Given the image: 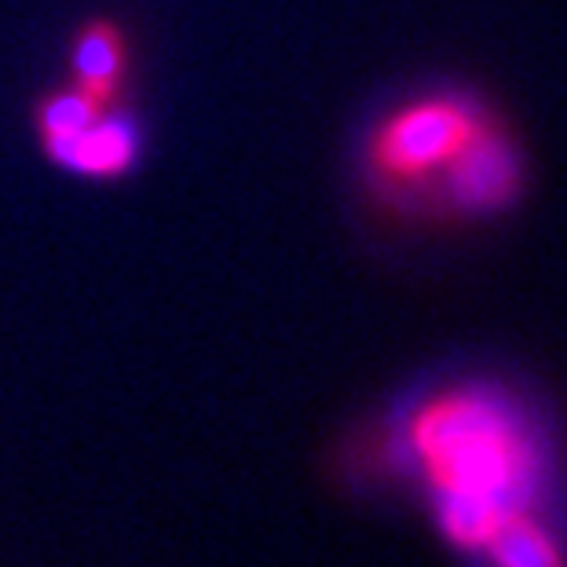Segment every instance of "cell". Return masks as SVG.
Masks as SVG:
<instances>
[{
  "label": "cell",
  "instance_id": "obj_1",
  "mask_svg": "<svg viewBox=\"0 0 567 567\" xmlns=\"http://www.w3.org/2000/svg\"><path fill=\"white\" fill-rule=\"evenodd\" d=\"M355 195L403 227H487L527 198V154L509 117L462 78H417L359 117Z\"/></svg>",
  "mask_w": 567,
  "mask_h": 567
},
{
  "label": "cell",
  "instance_id": "obj_2",
  "mask_svg": "<svg viewBox=\"0 0 567 567\" xmlns=\"http://www.w3.org/2000/svg\"><path fill=\"white\" fill-rule=\"evenodd\" d=\"M389 436L429 491L440 538L462 557H480L513 516L542 509L546 429L505 373L451 370L425 381L395 406Z\"/></svg>",
  "mask_w": 567,
  "mask_h": 567
},
{
  "label": "cell",
  "instance_id": "obj_3",
  "mask_svg": "<svg viewBox=\"0 0 567 567\" xmlns=\"http://www.w3.org/2000/svg\"><path fill=\"white\" fill-rule=\"evenodd\" d=\"M30 132L48 165L84 184H125L147 158V122L136 100H100L70 81L33 100Z\"/></svg>",
  "mask_w": 567,
  "mask_h": 567
},
{
  "label": "cell",
  "instance_id": "obj_4",
  "mask_svg": "<svg viewBox=\"0 0 567 567\" xmlns=\"http://www.w3.org/2000/svg\"><path fill=\"white\" fill-rule=\"evenodd\" d=\"M132 33L114 16H89L78 22L66 48V81L100 95V100H125L132 95Z\"/></svg>",
  "mask_w": 567,
  "mask_h": 567
},
{
  "label": "cell",
  "instance_id": "obj_5",
  "mask_svg": "<svg viewBox=\"0 0 567 567\" xmlns=\"http://www.w3.org/2000/svg\"><path fill=\"white\" fill-rule=\"evenodd\" d=\"M476 560L484 567H567V542L542 509L513 516Z\"/></svg>",
  "mask_w": 567,
  "mask_h": 567
}]
</instances>
